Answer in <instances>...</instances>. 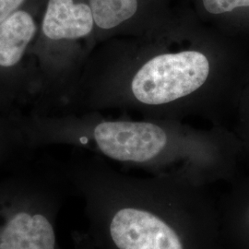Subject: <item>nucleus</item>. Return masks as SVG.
Wrapping results in <instances>:
<instances>
[{
  "instance_id": "f257e3e1",
  "label": "nucleus",
  "mask_w": 249,
  "mask_h": 249,
  "mask_svg": "<svg viewBox=\"0 0 249 249\" xmlns=\"http://www.w3.org/2000/svg\"><path fill=\"white\" fill-rule=\"evenodd\" d=\"M198 196L132 192L108 221L115 249H209V207Z\"/></svg>"
},
{
  "instance_id": "f03ea898",
  "label": "nucleus",
  "mask_w": 249,
  "mask_h": 249,
  "mask_svg": "<svg viewBox=\"0 0 249 249\" xmlns=\"http://www.w3.org/2000/svg\"><path fill=\"white\" fill-rule=\"evenodd\" d=\"M210 62L204 53L181 51L152 57L134 76L135 98L148 106H160L186 97L208 80Z\"/></svg>"
},
{
  "instance_id": "7ed1b4c3",
  "label": "nucleus",
  "mask_w": 249,
  "mask_h": 249,
  "mask_svg": "<svg viewBox=\"0 0 249 249\" xmlns=\"http://www.w3.org/2000/svg\"><path fill=\"white\" fill-rule=\"evenodd\" d=\"M93 137L107 157L136 163L156 159L168 144L165 130L149 122H103L95 127Z\"/></svg>"
},
{
  "instance_id": "20e7f679",
  "label": "nucleus",
  "mask_w": 249,
  "mask_h": 249,
  "mask_svg": "<svg viewBox=\"0 0 249 249\" xmlns=\"http://www.w3.org/2000/svg\"><path fill=\"white\" fill-rule=\"evenodd\" d=\"M95 25L89 0H48L43 32L52 40L78 39L90 34Z\"/></svg>"
},
{
  "instance_id": "39448f33",
  "label": "nucleus",
  "mask_w": 249,
  "mask_h": 249,
  "mask_svg": "<svg viewBox=\"0 0 249 249\" xmlns=\"http://www.w3.org/2000/svg\"><path fill=\"white\" fill-rule=\"evenodd\" d=\"M55 233L48 218L19 212L0 231V249H54Z\"/></svg>"
},
{
  "instance_id": "423d86ee",
  "label": "nucleus",
  "mask_w": 249,
  "mask_h": 249,
  "mask_svg": "<svg viewBox=\"0 0 249 249\" xmlns=\"http://www.w3.org/2000/svg\"><path fill=\"white\" fill-rule=\"evenodd\" d=\"M36 29L35 18L23 9H18L0 23L1 67L9 68L18 64Z\"/></svg>"
},
{
  "instance_id": "0eeeda50",
  "label": "nucleus",
  "mask_w": 249,
  "mask_h": 249,
  "mask_svg": "<svg viewBox=\"0 0 249 249\" xmlns=\"http://www.w3.org/2000/svg\"><path fill=\"white\" fill-rule=\"evenodd\" d=\"M206 15L222 17L249 11V0H197Z\"/></svg>"
},
{
  "instance_id": "6e6552de",
  "label": "nucleus",
  "mask_w": 249,
  "mask_h": 249,
  "mask_svg": "<svg viewBox=\"0 0 249 249\" xmlns=\"http://www.w3.org/2000/svg\"><path fill=\"white\" fill-rule=\"evenodd\" d=\"M25 0H0V23L19 9Z\"/></svg>"
}]
</instances>
